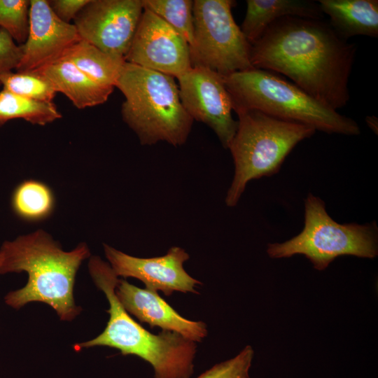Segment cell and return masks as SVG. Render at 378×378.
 I'll list each match as a JSON object with an SVG mask.
<instances>
[{
	"label": "cell",
	"mask_w": 378,
	"mask_h": 378,
	"mask_svg": "<svg viewBox=\"0 0 378 378\" xmlns=\"http://www.w3.org/2000/svg\"><path fill=\"white\" fill-rule=\"evenodd\" d=\"M125 60L176 78L192 67L188 42L146 8H144Z\"/></svg>",
	"instance_id": "cell-11"
},
{
	"label": "cell",
	"mask_w": 378,
	"mask_h": 378,
	"mask_svg": "<svg viewBox=\"0 0 378 378\" xmlns=\"http://www.w3.org/2000/svg\"><path fill=\"white\" fill-rule=\"evenodd\" d=\"M35 71L48 78L57 92L66 95L80 109L104 104L114 88L97 84L66 60H57Z\"/></svg>",
	"instance_id": "cell-15"
},
{
	"label": "cell",
	"mask_w": 378,
	"mask_h": 378,
	"mask_svg": "<svg viewBox=\"0 0 378 378\" xmlns=\"http://www.w3.org/2000/svg\"><path fill=\"white\" fill-rule=\"evenodd\" d=\"M253 349L246 346L236 356L214 365L197 378H250Z\"/></svg>",
	"instance_id": "cell-24"
},
{
	"label": "cell",
	"mask_w": 378,
	"mask_h": 378,
	"mask_svg": "<svg viewBox=\"0 0 378 378\" xmlns=\"http://www.w3.org/2000/svg\"><path fill=\"white\" fill-rule=\"evenodd\" d=\"M61 59L71 62L97 84L113 88L126 62L82 39L68 48Z\"/></svg>",
	"instance_id": "cell-18"
},
{
	"label": "cell",
	"mask_w": 378,
	"mask_h": 378,
	"mask_svg": "<svg viewBox=\"0 0 378 378\" xmlns=\"http://www.w3.org/2000/svg\"><path fill=\"white\" fill-rule=\"evenodd\" d=\"M377 233L375 222L364 225L338 223L327 213L324 202L309 193L304 200L302 232L285 242L269 244L267 252L272 258L302 254L315 269L323 270L341 255L375 258L378 253Z\"/></svg>",
	"instance_id": "cell-7"
},
{
	"label": "cell",
	"mask_w": 378,
	"mask_h": 378,
	"mask_svg": "<svg viewBox=\"0 0 378 378\" xmlns=\"http://www.w3.org/2000/svg\"><path fill=\"white\" fill-rule=\"evenodd\" d=\"M90 0H50V6L54 13L63 22L70 23Z\"/></svg>",
	"instance_id": "cell-26"
},
{
	"label": "cell",
	"mask_w": 378,
	"mask_h": 378,
	"mask_svg": "<svg viewBox=\"0 0 378 378\" xmlns=\"http://www.w3.org/2000/svg\"><path fill=\"white\" fill-rule=\"evenodd\" d=\"M74 24L61 20L48 1L30 0L29 29L16 71H32L59 60L64 52L80 41Z\"/></svg>",
	"instance_id": "cell-13"
},
{
	"label": "cell",
	"mask_w": 378,
	"mask_h": 378,
	"mask_svg": "<svg viewBox=\"0 0 378 378\" xmlns=\"http://www.w3.org/2000/svg\"><path fill=\"white\" fill-rule=\"evenodd\" d=\"M368 127L376 134L378 131V120L374 115H369L365 118Z\"/></svg>",
	"instance_id": "cell-27"
},
{
	"label": "cell",
	"mask_w": 378,
	"mask_h": 378,
	"mask_svg": "<svg viewBox=\"0 0 378 378\" xmlns=\"http://www.w3.org/2000/svg\"><path fill=\"white\" fill-rule=\"evenodd\" d=\"M181 103L194 120L207 125L228 148L237 129L232 104L223 76L202 66H192L177 77Z\"/></svg>",
	"instance_id": "cell-10"
},
{
	"label": "cell",
	"mask_w": 378,
	"mask_h": 378,
	"mask_svg": "<svg viewBox=\"0 0 378 378\" xmlns=\"http://www.w3.org/2000/svg\"><path fill=\"white\" fill-rule=\"evenodd\" d=\"M115 293L125 309L151 328L176 332L195 342L207 335L206 324L182 317L158 292L138 288L125 279H118Z\"/></svg>",
	"instance_id": "cell-14"
},
{
	"label": "cell",
	"mask_w": 378,
	"mask_h": 378,
	"mask_svg": "<svg viewBox=\"0 0 378 378\" xmlns=\"http://www.w3.org/2000/svg\"><path fill=\"white\" fill-rule=\"evenodd\" d=\"M61 117L53 102L27 99L4 89L0 91V125L15 118L45 125Z\"/></svg>",
	"instance_id": "cell-19"
},
{
	"label": "cell",
	"mask_w": 378,
	"mask_h": 378,
	"mask_svg": "<svg viewBox=\"0 0 378 378\" xmlns=\"http://www.w3.org/2000/svg\"><path fill=\"white\" fill-rule=\"evenodd\" d=\"M90 255L85 244L64 251L41 230L5 241L0 248V274H28L26 285L9 292L4 298L5 302L14 309L32 302H43L52 307L61 320H73L82 310L74 298L76 273Z\"/></svg>",
	"instance_id": "cell-2"
},
{
	"label": "cell",
	"mask_w": 378,
	"mask_h": 378,
	"mask_svg": "<svg viewBox=\"0 0 378 378\" xmlns=\"http://www.w3.org/2000/svg\"><path fill=\"white\" fill-rule=\"evenodd\" d=\"M89 271L95 285L108 300L109 319L101 334L75 344L74 349L114 348L122 355L137 356L150 364L154 378H190L194 372L196 343L171 331L153 334L132 318L115 293L118 276L99 257L91 258Z\"/></svg>",
	"instance_id": "cell-3"
},
{
	"label": "cell",
	"mask_w": 378,
	"mask_h": 378,
	"mask_svg": "<svg viewBox=\"0 0 378 378\" xmlns=\"http://www.w3.org/2000/svg\"><path fill=\"white\" fill-rule=\"evenodd\" d=\"M143 10L142 0H90L74 25L82 40L125 59Z\"/></svg>",
	"instance_id": "cell-9"
},
{
	"label": "cell",
	"mask_w": 378,
	"mask_h": 378,
	"mask_svg": "<svg viewBox=\"0 0 378 378\" xmlns=\"http://www.w3.org/2000/svg\"><path fill=\"white\" fill-rule=\"evenodd\" d=\"M323 14L342 38L364 35L378 36L377 0H319Z\"/></svg>",
	"instance_id": "cell-17"
},
{
	"label": "cell",
	"mask_w": 378,
	"mask_h": 378,
	"mask_svg": "<svg viewBox=\"0 0 378 378\" xmlns=\"http://www.w3.org/2000/svg\"><path fill=\"white\" fill-rule=\"evenodd\" d=\"M54 197L51 190L43 183L29 180L20 183L13 196V207L21 218L38 220L52 211Z\"/></svg>",
	"instance_id": "cell-20"
},
{
	"label": "cell",
	"mask_w": 378,
	"mask_h": 378,
	"mask_svg": "<svg viewBox=\"0 0 378 378\" xmlns=\"http://www.w3.org/2000/svg\"><path fill=\"white\" fill-rule=\"evenodd\" d=\"M356 46L323 19L286 16L272 22L251 44L255 69L283 74L337 111L349 100V79Z\"/></svg>",
	"instance_id": "cell-1"
},
{
	"label": "cell",
	"mask_w": 378,
	"mask_h": 378,
	"mask_svg": "<svg viewBox=\"0 0 378 378\" xmlns=\"http://www.w3.org/2000/svg\"><path fill=\"white\" fill-rule=\"evenodd\" d=\"M22 56L21 46L17 45L9 34L0 28V78L16 69Z\"/></svg>",
	"instance_id": "cell-25"
},
{
	"label": "cell",
	"mask_w": 378,
	"mask_h": 378,
	"mask_svg": "<svg viewBox=\"0 0 378 378\" xmlns=\"http://www.w3.org/2000/svg\"><path fill=\"white\" fill-rule=\"evenodd\" d=\"M232 0L193 1L192 66L206 67L225 76L252 69L251 44L235 22Z\"/></svg>",
	"instance_id": "cell-8"
},
{
	"label": "cell",
	"mask_w": 378,
	"mask_h": 378,
	"mask_svg": "<svg viewBox=\"0 0 378 378\" xmlns=\"http://www.w3.org/2000/svg\"><path fill=\"white\" fill-rule=\"evenodd\" d=\"M0 262H1V258H0Z\"/></svg>",
	"instance_id": "cell-28"
},
{
	"label": "cell",
	"mask_w": 378,
	"mask_h": 378,
	"mask_svg": "<svg viewBox=\"0 0 378 378\" xmlns=\"http://www.w3.org/2000/svg\"><path fill=\"white\" fill-rule=\"evenodd\" d=\"M115 87L125 97L122 118L142 145L185 144L193 120L181 103L174 77L126 62Z\"/></svg>",
	"instance_id": "cell-4"
},
{
	"label": "cell",
	"mask_w": 378,
	"mask_h": 378,
	"mask_svg": "<svg viewBox=\"0 0 378 378\" xmlns=\"http://www.w3.org/2000/svg\"><path fill=\"white\" fill-rule=\"evenodd\" d=\"M3 89L21 97L52 103L56 90L43 75L37 71L9 72L0 78Z\"/></svg>",
	"instance_id": "cell-22"
},
{
	"label": "cell",
	"mask_w": 378,
	"mask_h": 378,
	"mask_svg": "<svg viewBox=\"0 0 378 378\" xmlns=\"http://www.w3.org/2000/svg\"><path fill=\"white\" fill-rule=\"evenodd\" d=\"M286 16L323 19L324 14L318 3L309 0H247L240 29L251 44L272 22Z\"/></svg>",
	"instance_id": "cell-16"
},
{
	"label": "cell",
	"mask_w": 378,
	"mask_h": 378,
	"mask_svg": "<svg viewBox=\"0 0 378 378\" xmlns=\"http://www.w3.org/2000/svg\"><path fill=\"white\" fill-rule=\"evenodd\" d=\"M238 125L228 147L234 174L225 204L237 205L247 183L277 173L287 155L302 140L316 132L313 127L282 120L258 110L236 112Z\"/></svg>",
	"instance_id": "cell-6"
},
{
	"label": "cell",
	"mask_w": 378,
	"mask_h": 378,
	"mask_svg": "<svg viewBox=\"0 0 378 378\" xmlns=\"http://www.w3.org/2000/svg\"><path fill=\"white\" fill-rule=\"evenodd\" d=\"M106 257L117 276L133 277L141 281L146 289L161 290L166 296L174 292L197 293L201 282L185 270L183 264L190 256L182 248L171 247L162 256L142 258L130 255L104 244Z\"/></svg>",
	"instance_id": "cell-12"
},
{
	"label": "cell",
	"mask_w": 378,
	"mask_h": 378,
	"mask_svg": "<svg viewBox=\"0 0 378 378\" xmlns=\"http://www.w3.org/2000/svg\"><path fill=\"white\" fill-rule=\"evenodd\" d=\"M237 112L258 110L328 134L358 135V125L274 72L252 69L223 76Z\"/></svg>",
	"instance_id": "cell-5"
},
{
	"label": "cell",
	"mask_w": 378,
	"mask_h": 378,
	"mask_svg": "<svg viewBox=\"0 0 378 378\" xmlns=\"http://www.w3.org/2000/svg\"><path fill=\"white\" fill-rule=\"evenodd\" d=\"M146 8L162 19L188 42L193 43V1L191 0H142Z\"/></svg>",
	"instance_id": "cell-21"
},
{
	"label": "cell",
	"mask_w": 378,
	"mask_h": 378,
	"mask_svg": "<svg viewBox=\"0 0 378 378\" xmlns=\"http://www.w3.org/2000/svg\"><path fill=\"white\" fill-rule=\"evenodd\" d=\"M29 0H0V28L22 45L29 29Z\"/></svg>",
	"instance_id": "cell-23"
}]
</instances>
